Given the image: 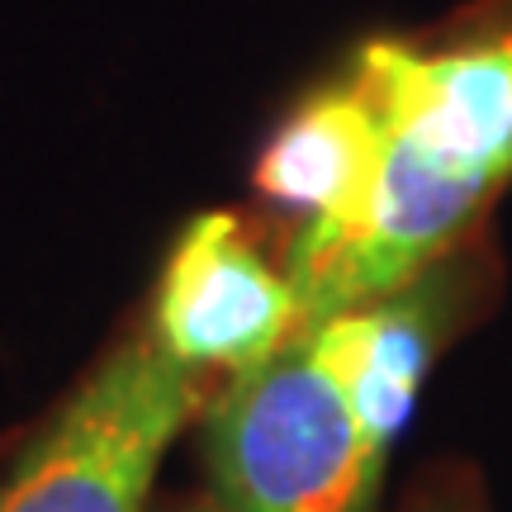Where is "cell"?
Returning a JSON list of instances; mask_svg holds the SVG:
<instances>
[{
  "label": "cell",
  "mask_w": 512,
  "mask_h": 512,
  "mask_svg": "<svg viewBox=\"0 0 512 512\" xmlns=\"http://www.w3.org/2000/svg\"><path fill=\"white\" fill-rule=\"evenodd\" d=\"M351 81L380 119V171L347 238L285 271L304 328L403 294L512 181V29L441 48L375 38Z\"/></svg>",
  "instance_id": "1"
},
{
  "label": "cell",
  "mask_w": 512,
  "mask_h": 512,
  "mask_svg": "<svg viewBox=\"0 0 512 512\" xmlns=\"http://www.w3.org/2000/svg\"><path fill=\"white\" fill-rule=\"evenodd\" d=\"M394 299L328 313L223 384L204 432L219 508H370L432 361L422 313Z\"/></svg>",
  "instance_id": "2"
},
{
  "label": "cell",
  "mask_w": 512,
  "mask_h": 512,
  "mask_svg": "<svg viewBox=\"0 0 512 512\" xmlns=\"http://www.w3.org/2000/svg\"><path fill=\"white\" fill-rule=\"evenodd\" d=\"M200 408V375L133 337L76 389L0 484V512H147L171 441Z\"/></svg>",
  "instance_id": "3"
},
{
  "label": "cell",
  "mask_w": 512,
  "mask_h": 512,
  "mask_svg": "<svg viewBox=\"0 0 512 512\" xmlns=\"http://www.w3.org/2000/svg\"><path fill=\"white\" fill-rule=\"evenodd\" d=\"M304 332L290 275L266 266L233 214H195L181 228L157 285L152 337L185 370H223L228 380L271 361Z\"/></svg>",
  "instance_id": "4"
},
{
  "label": "cell",
  "mask_w": 512,
  "mask_h": 512,
  "mask_svg": "<svg viewBox=\"0 0 512 512\" xmlns=\"http://www.w3.org/2000/svg\"><path fill=\"white\" fill-rule=\"evenodd\" d=\"M375 171H380V119L351 76L309 95L280 124L256 162V190L304 219L290 261L323 256L347 238L366 214Z\"/></svg>",
  "instance_id": "5"
},
{
  "label": "cell",
  "mask_w": 512,
  "mask_h": 512,
  "mask_svg": "<svg viewBox=\"0 0 512 512\" xmlns=\"http://www.w3.org/2000/svg\"><path fill=\"white\" fill-rule=\"evenodd\" d=\"M190 512H228V508H219V503H209V508H190Z\"/></svg>",
  "instance_id": "6"
}]
</instances>
